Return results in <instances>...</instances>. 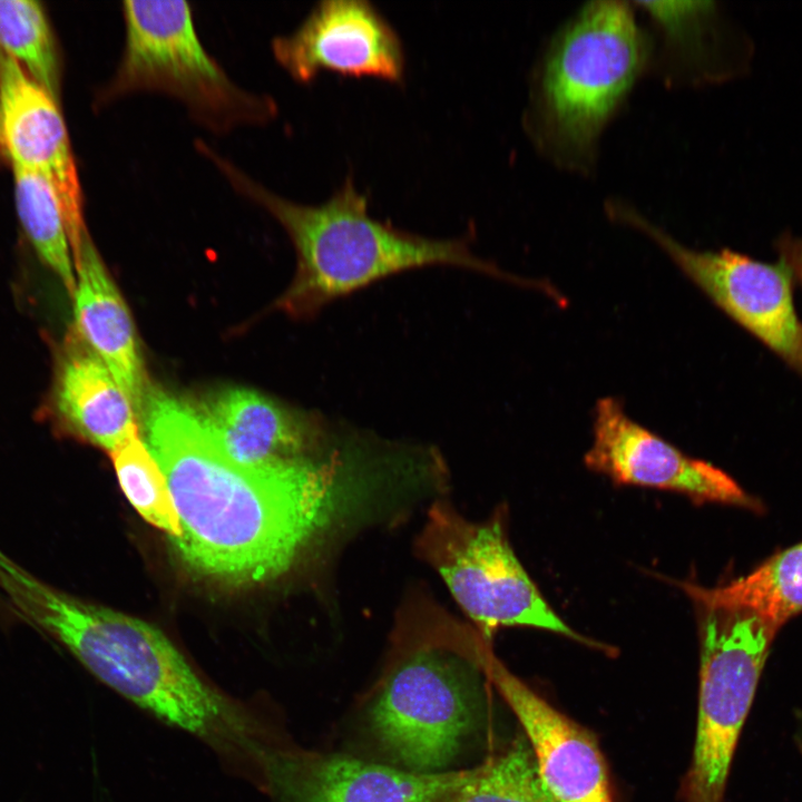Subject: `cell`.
Returning <instances> with one entry per match:
<instances>
[{
    "label": "cell",
    "mask_w": 802,
    "mask_h": 802,
    "mask_svg": "<svg viewBox=\"0 0 802 802\" xmlns=\"http://www.w3.org/2000/svg\"><path fill=\"white\" fill-rule=\"evenodd\" d=\"M478 770L420 773L276 746L264 762L262 786L277 802H456Z\"/></svg>",
    "instance_id": "obj_11"
},
{
    "label": "cell",
    "mask_w": 802,
    "mask_h": 802,
    "mask_svg": "<svg viewBox=\"0 0 802 802\" xmlns=\"http://www.w3.org/2000/svg\"><path fill=\"white\" fill-rule=\"evenodd\" d=\"M479 664L524 728L539 774L558 802H614L604 755L595 736L556 710L512 674L492 653L479 647Z\"/></svg>",
    "instance_id": "obj_15"
},
{
    "label": "cell",
    "mask_w": 802,
    "mask_h": 802,
    "mask_svg": "<svg viewBox=\"0 0 802 802\" xmlns=\"http://www.w3.org/2000/svg\"><path fill=\"white\" fill-rule=\"evenodd\" d=\"M199 151L288 235L296 268L275 305L293 319H312L335 300L392 275L430 266L459 267L524 283L477 256L470 237L432 238L373 218L368 196L358 190L351 176L324 203L306 205L266 189L207 144H202Z\"/></svg>",
    "instance_id": "obj_3"
},
{
    "label": "cell",
    "mask_w": 802,
    "mask_h": 802,
    "mask_svg": "<svg viewBox=\"0 0 802 802\" xmlns=\"http://www.w3.org/2000/svg\"><path fill=\"white\" fill-rule=\"evenodd\" d=\"M0 589L109 688L258 781L275 746L258 713L209 684L160 629L58 590L2 552Z\"/></svg>",
    "instance_id": "obj_2"
},
{
    "label": "cell",
    "mask_w": 802,
    "mask_h": 802,
    "mask_svg": "<svg viewBox=\"0 0 802 802\" xmlns=\"http://www.w3.org/2000/svg\"><path fill=\"white\" fill-rule=\"evenodd\" d=\"M0 156L11 169L38 174L51 185L76 265L89 234L80 179L59 99L1 50Z\"/></svg>",
    "instance_id": "obj_12"
},
{
    "label": "cell",
    "mask_w": 802,
    "mask_h": 802,
    "mask_svg": "<svg viewBox=\"0 0 802 802\" xmlns=\"http://www.w3.org/2000/svg\"><path fill=\"white\" fill-rule=\"evenodd\" d=\"M140 422L178 515L179 558L226 586L278 579L366 518L382 490L409 482L400 442L350 424L314 456L248 469L217 447L192 402L164 390L150 388Z\"/></svg>",
    "instance_id": "obj_1"
},
{
    "label": "cell",
    "mask_w": 802,
    "mask_h": 802,
    "mask_svg": "<svg viewBox=\"0 0 802 802\" xmlns=\"http://www.w3.org/2000/svg\"><path fill=\"white\" fill-rule=\"evenodd\" d=\"M645 60V39L626 3L588 4L545 58L535 94L542 136L565 155L589 151Z\"/></svg>",
    "instance_id": "obj_6"
},
{
    "label": "cell",
    "mask_w": 802,
    "mask_h": 802,
    "mask_svg": "<svg viewBox=\"0 0 802 802\" xmlns=\"http://www.w3.org/2000/svg\"><path fill=\"white\" fill-rule=\"evenodd\" d=\"M272 52L302 84L322 70L392 84L404 79L402 41L385 17L365 0L319 2L294 31L273 39Z\"/></svg>",
    "instance_id": "obj_13"
},
{
    "label": "cell",
    "mask_w": 802,
    "mask_h": 802,
    "mask_svg": "<svg viewBox=\"0 0 802 802\" xmlns=\"http://www.w3.org/2000/svg\"><path fill=\"white\" fill-rule=\"evenodd\" d=\"M0 50L59 99L60 58L52 27L40 2L0 0Z\"/></svg>",
    "instance_id": "obj_20"
},
{
    "label": "cell",
    "mask_w": 802,
    "mask_h": 802,
    "mask_svg": "<svg viewBox=\"0 0 802 802\" xmlns=\"http://www.w3.org/2000/svg\"><path fill=\"white\" fill-rule=\"evenodd\" d=\"M505 510L498 508L487 520L473 522L448 501L437 500L415 550L440 575L483 639L491 643L499 628L522 626L610 652L569 627L542 597L511 548Z\"/></svg>",
    "instance_id": "obj_8"
},
{
    "label": "cell",
    "mask_w": 802,
    "mask_h": 802,
    "mask_svg": "<svg viewBox=\"0 0 802 802\" xmlns=\"http://www.w3.org/2000/svg\"><path fill=\"white\" fill-rule=\"evenodd\" d=\"M798 741L800 743V747L802 749V722H801V725H800L799 732H798Z\"/></svg>",
    "instance_id": "obj_24"
},
{
    "label": "cell",
    "mask_w": 802,
    "mask_h": 802,
    "mask_svg": "<svg viewBox=\"0 0 802 802\" xmlns=\"http://www.w3.org/2000/svg\"><path fill=\"white\" fill-rule=\"evenodd\" d=\"M52 408L66 431L109 454L139 434L140 421L131 401L76 333L59 358Z\"/></svg>",
    "instance_id": "obj_17"
},
{
    "label": "cell",
    "mask_w": 802,
    "mask_h": 802,
    "mask_svg": "<svg viewBox=\"0 0 802 802\" xmlns=\"http://www.w3.org/2000/svg\"><path fill=\"white\" fill-rule=\"evenodd\" d=\"M123 492L150 525L175 539L182 529L166 478L140 436L110 454Z\"/></svg>",
    "instance_id": "obj_21"
},
{
    "label": "cell",
    "mask_w": 802,
    "mask_h": 802,
    "mask_svg": "<svg viewBox=\"0 0 802 802\" xmlns=\"http://www.w3.org/2000/svg\"><path fill=\"white\" fill-rule=\"evenodd\" d=\"M700 636L697 725L679 802H723L736 744L779 632L756 613L682 583Z\"/></svg>",
    "instance_id": "obj_5"
},
{
    "label": "cell",
    "mask_w": 802,
    "mask_h": 802,
    "mask_svg": "<svg viewBox=\"0 0 802 802\" xmlns=\"http://www.w3.org/2000/svg\"><path fill=\"white\" fill-rule=\"evenodd\" d=\"M585 463L617 483L651 487L762 512V502L714 464L692 458L633 420L614 397L596 402Z\"/></svg>",
    "instance_id": "obj_10"
},
{
    "label": "cell",
    "mask_w": 802,
    "mask_h": 802,
    "mask_svg": "<svg viewBox=\"0 0 802 802\" xmlns=\"http://www.w3.org/2000/svg\"><path fill=\"white\" fill-rule=\"evenodd\" d=\"M394 633L398 662L371 710L373 731L410 771L442 772L469 728L464 668L478 633L427 602L409 605Z\"/></svg>",
    "instance_id": "obj_4"
},
{
    "label": "cell",
    "mask_w": 802,
    "mask_h": 802,
    "mask_svg": "<svg viewBox=\"0 0 802 802\" xmlns=\"http://www.w3.org/2000/svg\"><path fill=\"white\" fill-rule=\"evenodd\" d=\"M615 211L654 239L718 309L802 379V321L794 305V278L781 262L765 263L726 248L692 250L637 213Z\"/></svg>",
    "instance_id": "obj_9"
},
{
    "label": "cell",
    "mask_w": 802,
    "mask_h": 802,
    "mask_svg": "<svg viewBox=\"0 0 802 802\" xmlns=\"http://www.w3.org/2000/svg\"><path fill=\"white\" fill-rule=\"evenodd\" d=\"M217 447L235 463L265 469L314 456L348 423L244 388H224L192 403Z\"/></svg>",
    "instance_id": "obj_14"
},
{
    "label": "cell",
    "mask_w": 802,
    "mask_h": 802,
    "mask_svg": "<svg viewBox=\"0 0 802 802\" xmlns=\"http://www.w3.org/2000/svg\"><path fill=\"white\" fill-rule=\"evenodd\" d=\"M711 588L780 629L802 612V541L772 555L747 575Z\"/></svg>",
    "instance_id": "obj_18"
},
{
    "label": "cell",
    "mask_w": 802,
    "mask_h": 802,
    "mask_svg": "<svg viewBox=\"0 0 802 802\" xmlns=\"http://www.w3.org/2000/svg\"><path fill=\"white\" fill-rule=\"evenodd\" d=\"M125 43L110 100L138 90L179 99L204 126L225 133L275 116L274 101L238 87L204 48L186 1H125Z\"/></svg>",
    "instance_id": "obj_7"
},
{
    "label": "cell",
    "mask_w": 802,
    "mask_h": 802,
    "mask_svg": "<svg viewBox=\"0 0 802 802\" xmlns=\"http://www.w3.org/2000/svg\"><path fill=\"white\" fill-rule=\"evenodd\" d=\"M17 214L40 260L72 296L76 270L63 215L51 185L40 175L12 169Z\"/></svg>",
    "instance_id": "obj_19"
},
{
    "label": "cell",
    "mask_w": 802,
    "mask_h": 802,
    "mask_svg": "<svg viewBox=\"0 0 802 802\" xmlns=\"http://www.w3.org/2000/svg\"><path fill=\"white\" fill-rule=\"evenodd\" d=\"M75 270L76 334L113 373L140 421L151 387L139 340L127 304L90 236L84 241Z\"/></svg>",
    "instance_id": "obj_16"
},
{
    "label": "cell",
    "mask_w": 802,
    "mask_h": 802,
    "mask_svg": "<svg viewBox=\"0 0 802 802\" xmlns=\"http://www.w3.org/2000/svg\"><path fill=\"white\" fill-rule=\"evenodd\" d=\"M456 802H558L545 785L526 739L479 765Z\"/></svg>",
    "instance_id": "obj_22"
},
{
    "label": "cell",
    "mask_w": 802,
    "mask_h": 802,
    "mask_svg": "<svg viewBox=\"0 0 802 802\" xmlns=\"http://www.w3.org/2000/svg\"><path fill=\"white\" fill-rule=\"evenodd\" d=\"M775 248L781 262L792 274L794 281L802 286V237L783 233L775 241Z\"/></svg>",
    "instance_id": "obj_23"
}]
</instances>
